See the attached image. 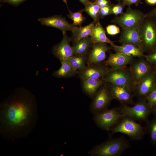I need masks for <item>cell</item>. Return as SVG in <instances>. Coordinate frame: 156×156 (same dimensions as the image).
<instances>
[{
  "label": "cell",
  "instance_id": "obj_41",
  "mask_svg": "<svg viewBox=\"0 0 156 156\" xmlns=\"http://www.w3.org/2000/svg\"><path fill=\"white\" fill-rule=\"evenodd\" d=\"M62 1L65 3L66 4L67 6H68L67 0H62Z\"/></svg>",
  "mask_w": 156,
  "mask_h": 156
},
{
  "label": "cell",
  "instance_id": "obj_29",
  "mask_svg": "<svg viewBox=\"0 0 156 156\" xmlns=\"http://www.w3.org/2000/svg\"><path fill=\"white\" fill-rule=\"evenodd\" d=\"M125 5L122 2H118L116 5L113 4L111 10V14H113L116 16L122 14Z\"/></svg>",
  "mask_w": 156,
  "mask_h": 156
},
{
  "label": "cell",
  "instance_id": "obj_8",
  "mask_svg": "<svg viewBox=\"0 0 156 156\" xmlns=\"http://www.w3.org/2000/svg\"><path fill=\"white\" fill-rule=\"evenodd\" d=\"M107 83L102 85L92 99L90 109L94 115L108 109L113 99Z\"/></svg>",
  "mask_w": 156,
  "mask_h": 156
},
{
  "label": "cell",
  "instance_id": "obj_9",
  "mask_svg": "<svg viewBox=\"0 0 156 156\" xmlns=\"http://www.w3.org/2000/svg\"><path fill=\"white\" fill-rule=\"evenodd\" d=\"M103 79L105 82L126 87L131 91L134 85L130 71L124 68H111Z\"/></svg>",
  "mask_w": 156,
  "mask_h": 156
},
{
  "label": "cell",
  "instance_id": "obj_28",
  "mask_svg": "<svg viewBox=\"0 0 156 156\" xmlns=\"http://www.w3.org/2000/svg\"><path fill=\"white\" fill-rule=\"evenodd\" d=\"M69 13L67 16L68 17L73 21V24L77 26H81L82 23L86 20V18L83 16L82 13V10H79L77 12H73L70 10L67 6Z\"/></svg>",
  "mask_w": 156,
  "mask_h": 156
},
{
  "label": "cell",
  "instance_id": "obj_38",
  "mask_svg": "<svg viewBox=\"0 0 156 156\" xmlns=\"http://www.w3.org/2000/svg\"><path fill=\"white\" fill-rule=\"evenodd\" d=\"M146 3L150 5H154L156 4V0H145Z\"/></svg>",
  "mask_w": 156,
  "mask_h": 156
},
{
  "label": "cell",
  "instance_id": "obj_16",
  "mask_svg": "<svg viewBox=\"0 0 156 156\" xmlns=\"http://www.w3.org/2000/svg\"><path fill=\"white\" fill-rule=\"evenodd\" d=\"M119 41L121 44H132L141 49L139 27L122 29Z\"/></svg>",
  "mask_w": 156,
  "mask_h": 156
},
{
  "label": "cell",
  "instance_id": "obj_14",
  "mask_svg": "<svg viewBox=\"0 0 156 156\" xmlns=\"http://www.w3.org/2000/svg\"><path fill=\"white\" fill-rule=\"evenodd\" d=\"M111 69L104 63L92 64L86 66L78 74L81 79L85 78L98 79L103 78Z\"/></svg>",
  "mask_w": 156,
  "mask_h": 156
},
{
  "label": "cell",
  "instance_id": "obj_42",
  "mask_svg": "<svg viewBox=\"0 0 156 156\" xmlns=\"http://www.w3.org/2000/svg\"><path fill=\"white\" fill-rule=\"evenodd\" d=\"M118 1V2H121V1H123V0H117Z\"/></svg>",
  "mask_w": 156,
  "mask_h": 156
},
{
  "label": "cell",
  "instance_id": "obj_12",
  "mask_svg": "<svg viewBox=\"0 0 156 156\" xmlns=\"http://www.w3.org/2000/svg\"><path fill=\"white\" fill-rule=\"evenodd\" d=\"M151 67L146 61L142 59L133 62L129 71L134 85H138L151 72Z\"/></svg>",
  "mask_w": 156,
  "mask_h": 156
},
{
  "label": "cell",
  "instance_id": "obj_11",
  "mask_svg": "<svg viewBox=\"0 0 156 156\" xmlns=\"http://www.w3.org/2000/svg\"><path fill=\"white\" fill-rule=\"evenodd\" d=\"M111 49V47L105 43H93L88 55L86 64L89 65L104 62L106 58V53Z\"/></svg>",
  "mask_w": 156,
  "mask_h": 156
},
{
  "label": "cell",
  "instance_id": "obj_36",
  "mask_svg": "<svg viewBox=\"0 0 156 156\" xmlns=\"http://www.w3.org/2000/svg\"><path fill=\"white\" fill-rule=\"evenodd\" d=\"M95 2L101 8H103L112 3L109 0H97Z\"/></svg>",
  "mask_w": 156,
  "mask_h": 156
},
{
  "label": "cell",
  "instance_id": "obj_24",
  "mask_svg": "<svg viewBox=\"0 0 156 156\" xmlns=\"http://www.w3.org/2000/svg\"><path fill=\"white\" fill-rule=\"evenodd\" d=\"M93 43L90 36L83 38L73 44V56L88 54Z\"/></svg>",
  "mask_w": 156,
  "mask_h": 156
},
{
  "label": "cell",
  "instance_id": "obj_5",
  "mask_svg": "<svg viewBox=\"0 0 156 156\" xmlns=\"http://www.w3.org/2000/svg\"><path fill=\"white\" fill-rule=\"evenodd\" d=\"M125 116L120 112L119 108L107 109L94 115V120L101 129L109 131L116 125Z\"/></svg>",
  "mask_w": 156,
  "mask_h": 156
},
{
  "label": "cell",
  "instance_id": "obj_17",
  "mask_svg": "<svg viewBox=\"0 0 156 156\" xmlns=\"http://www.w3.org/2000/svg\"><path fill=\"white\" fill-rule=\"evenodd\" d=\"M133 57L125 54L117 53H111L104 64L107 66H110L113 69L124 68L128 64L131 63Z\"/></svg>",
  "mask_w": 156,
  "mask_h": 156
},
{
  "label": "cell",
  "instance_id": "obj_34",
  "mask_svg": "<svg viewBox=\"0 0 156 156\" xmlns=\"http://www.w3.org/2000/svg\"><path fill=\"white\" fill-rule=\"evenodd\" d=\"M146 61L148 62L153 64H156V51L149 53L148 55H146Z\"/></svg>",
  "mask_w": 156,
  "mask_h": 156
},
{
  "label": "cell",
  "instance_id": "obj_35",
  "mask_svg": "<svg viewBox=\"0 0 156 156\" xmlns=\"http://www.w3.org/2000/svg\"><path fill=\"white\" fill-rule=\"evenodd\" d=\"M141 0H123L122 2L125 5L130 6L131 5L135 4L138 6L141 3Z\"/></svg>",
  "mask_w": 156,
  "mask_h": 156
},
{
  "label": "cell",
  "instance_id": "obj_39",
  "mask_svg": "<svg viewBox=\"0 0 156 156\" xmlns=\"http://www.w3.org/2000/svg\"><path fill=\"white\" fill-rule=\"evenodd\" d=\"M79 1L85 6L87 5L90 2L89 0H79Z\"/></svg>",
  "mask_w": 156,
  "mask_h": 156
},
{
  "label": "cell",
  "instance_id": "obj_30",
  "mask_svg": "<svg viewBox=\"0 0 156 156\" xmlns=\"http://www.w3.org/2000/svg\"><path fill=\"white\" fill-rule=\"evenodd\" d=\"M146 99L151 109L156 105V88L146 96Z\"/></svg>",
  "mask_w": 156,
  "mask_h": 156
},
{
  "label": "cell",
  "instance_id": "obj_32",
  "mask_svg": "<svg viewBox=\"0 0 156 156\" xmlns=\"http://www.w3.org/2000/svg\"><path fill=\"white\" fill-rule=\"evenodd\" d=\"M107 34L110 35H115L120 33L119 27L114 25H109L106 28Z\"/></svg>",
  "mask_w": 156,
  "mask_h": 156
},
{
  "label": "cell",
  "instance_id": "obj_33",
  "mask_svg": "<svg viewBox=\"0 0 156 156\" xmlns=\"http://www.w3.org/2000/svg\"><path fill=\"white\" fill-rule=\"evenodd\" d=\"M26 0H0V2L17 6Z\"/></svg>",
  "mask_w": 156,
  "mask_h": 156
},
{
  "label": "cell",
  "instance_id": "obj_6",
  "mask_svg": "<svg viewBox=\"0 0 156 156\" xmlns=\"http://www.w3.org/2000/svg\"><path fill=\"white\" fill-rule=\"evenodd\" d=\"M146 16V14L132 9L129 6L125 12L119 16H116L111 22L118 25L121 29L139 27Z\"/></svg>",
  "mask_w": 156,
  "mask_h": 156
},
{
  "label": "cell",
  "instance_id": "obj_31",
  "mask_svg": "<svg viewBox=\"0 0 156 156\" xmlns=\"http://www.w3.org/2000/svg\"><path fill=\"white\" fill-rule=\"evenodd\" d=\"M113 4L111 3L103 8H101L100 11V18L111 14V9Z\"/></svg>",
  "mask_w": 156,
  "mask_h": 156
},
{
  "label": "cell",
  "instance_id": "obj_44",
  "mask_svg": "<svg viewBox=\"0 0 156 156\" xmlns=\"http://www.w3.org/2000/svg\"></svg>",
  "mask_w": 156,
  "mask_h": 156
},
{
  "label": "cell",
  "instance_id": "obj_10",
  "mask_svg": "<svg viewBox=\"0 0 156 156\" xmlns=\"http://www.w3.org/2000/svg\"><path fill=\"white\" fill-rule=\"evenodd\" d=\"M63 33V37L59 43L55 45L52 48L53 54L61 61L69 60L74 54L73 46L70 44V38L67 35L66 32Z\"/></svg>",
  "mask_w": 156,
  "mask_h": 156
},
{
  "label": "cell",
  "instance_id": "obj_18",
  "mask_svg": "<svg viewBox=\"0 0 156 156\" xmlns=\"http://www.w3.org/2000/svg\"><path fill=\"white\" fill-rule=\"evenodd\" d=\"M156 75L151 72L137 85L136 93L139 96L146 97L156 88Z\"/></svg>",
  "mask_w": 156,
  "mask_h": 156
},
{
  "label": "cell",
  "instance_id": "obj_40",
  "mask_svg": "<svg viewBox=\"0 0 156 156\" xmlns=\"http://www.w3.org/2000/svg\"><path fill=\"white\" fill-rule=\"evenodd\" d=\"M151 113H152L155 116H156V105L153 107L151 109Z\"/></svg>",
  "mask_w": 156,
  "mask_h": 156
},
{
  "label": "cell",
  "instance_id": "obj_3",
  "mask_svg": "<svg viewBox=\"0 0 156 156\" xmlns=\"http://www.w3.org/2000/svg\"><path fill=\"white\" fill-rule=\"evenodd\" d=\"M141 49L151 53L156 51V18L146 16L139 27Z\"/></svg>",
  "mask_w": 156,
  "mask_h": 156
},
{
  "label": "cell",
  "instance_id": "obj_7",
  "mask_svg": "<svg viewBox=\"0 0 156 156\" xmlns=\"http://www.w3.org/2000/svg\"><path fill=\"white\" fill-rule=\"evenodd\" d=\"M119 109L120 112L125 116L146 122L148 121L149 116L151 113V109L148 106L146 99L138 101L132 107L122 104Z\"/></svg>",
  "mask_w": 156,
  "mask_h": 156
},
{
  "label": "cell",
  "instance_id": "obj_22",
  "mask_svg": "<svg viewBox=\"0 0 156 156\" xmlns=\"http://www.w3.org/2000/svg\"><path fill=\"white\" fill-rule=\"evenodd\" d=\"M95 23L93 21L86 26L75 27L72 32V36L70 37L73 44L83 38L90 36Z\"/></svg>",
  "mask_w": 156,
  "mask_h": 156
},
{
  "label": "cell",
  "instance_id": "obj_13",
  "mask_svg": "<svg viewBox=\"0 0 156 156\" xmlns=\"http://www.w3.org/2000/svg\"><path fill=\"white\" fill-rule=\"evenodd\" d=\"M38 21L42 25L57 28L62 33L70 31L72 32L77 26L69 23L62 15H54L48 17L40 18Z\"/></svg>",
  "mask_w": 156,
  "mask_h": 156
},
{
  "label": "cell",
  "instance_id": "obj_23",
  "mask_svg": "<svg viewBox=\"0 0 156 156\" xmlns=\"http://www.w3.org/2000/svg\"><path fill=\"white\" fill-rule=\"evenodd\" d=\"M61 65L58 70L54 72L52 75L58 78H67L73 77L78 73L72 66L69 60L60 62Z\"/></svg>",
  "mask_w": 156,
  "mask_h": 156
},
{
  "label": "cell",
  "instance_id": "obj_15",
  "mask_svg": "<svg viewBox=\"0 0 156 156\" xmlns=\"http://www.w3.org/2000/svg\"><path fill=\"white\" fill-rule=\"evenodd\" d=\"M109 83L108 88L113 99H116L123 104L133 103V95L129 88Z\"/></svg>",
  "mask_w": 156,
  "mask_h": 156
},
{
  "label": "cell",
  "instance_id": "obj_2",
  "mask_svg": "<svg viewBox=\"0 0 156 156\" xmlns=\"http://www.w3.org/2000/svg\"><path fill=\"white\" fill-rule=\"evenodd\" d=\"M130 147L123 137L110 139L94 146L88 152L91 156H120Z\"/></svg>",
  "mask_w": 156,
  "mask_h": 156
},
{
  "label": "cell",
  "instance_id": "obj_27",
  "mask_svg": "<svg viewBox=\"0 0 156 156\" xmlns=\"http://www.w3.org/2000/svg\"><path fill=\"white\" fill-rule=\"evenodd\" d=\"M146 129L152 144L156 146V116L146 122Z\"/></svg>",
  "mask_w": 156,
  "mask_h": 156
},
{
  "label": "cell",
  "instance_id": "obj_21",
  "mask_svg": "<svg viewBox=\"0 0 156 156\" xmlns=\"http://www.w3.org/2000/svg\"><path fill=\"white\" fill-rule=\"evenodd\" d=\"M90 36L93 44L100 42L108 43L110 45L114 44L113 42L107 36L105 30L99 21L95 22Z\"/></svg>",
  "mask_w": 156,
  "mask_h": 156
},
{
  "label": "cell",
  "instance_id": "obj_43",
  "mask_svg": "<svg viewBox=\"0 0 156 156\" xmlns=\"http://www.w3.org/2000/svg\"><path fill=\"white\" fill-rule=\"evenodd\" d=\"M93 1H96L97 0H93ZM94 1V2H95Z\"/></svg>",
  "mask_w": 156,
  "mask_h": 156
},
{
  "label": "cell",
  "instance_id": "obj_26",
  "mask_svg": "<svg viewBox=\"0 0 156 156\" xmlns=\"http://www.w3.org/2000/svg\"><path fill=\"white\" fill-rule=\"evenodd\" d=\"M101 8L95 2L90 3L82 10L83 11L86 12L96 22L99 21L100 11Z\"/></svg>",
  "mask_w": 156,
  "mask_h": 156
},
{
  "label": "cell",
  "instance_id": "obj_20",
  "mask_svg": "<svg viewBox=\"0 0 156 156\" xmlns=\"http://www.w3.org/2000/svg\"><path fill=\"white\" fill-rule=\"evenodd\" d=\"M111 47L117 53H122L133 57H145L144 52L140 47L130 44H124L118 46L114 44L111 45Z\"/></svg>",
  "mask_w": 156,
  "mask_h": 156
},
{
  "label": "cell",
  "instance_id": "obj_19",
  "mask_svg": "<svg viewBox=\"0 0 156 156\" xmlns=\"http://www.w3.org/2000/svg\"><path fill=\"white\" fill-rule=\"evenodd\" d=\"M81 80L83 91L92 99L99 88L105 82L103 78L98 79L85 78L81 79Z\"/></svg>",
  "mask_w": 156,
  "mask_h": 156
},
{
  "label": "cell",
  "instance_id": "obj_25",
  "mask_svg": "<svg viewBox=\"0 0 156 156\" xmlns=\"http://www.w3.org/2000/svg\"><path fill=\"white\" fill-rule=\"evenodd\" d=\"M88 55L85 54L73 56L70 59V62L73 68L78 72V73L86 66Z\"/></svg>",
  "mask_w": 156,
  "mask_h": 156
},
{
  "label": "cell",
  "instance_id": "obj_4",
  "mask_svg": "<svg viewBox=\"0 0 156 156\" xmlns=\"http://www.w3.org/2000/svg\"><path fill=\"white\" fill-rule=\"evenodd\" d=\"M110 135L116 133L124 134L133 140L142 139L145 134L144 128L135 120L125 116L115 126L110 130Z\"/></svg>",
  "mask_w": 156,
  "mask_h": 156
},
{
  "label": "cell",
  "instance_id": "obj_1",
  "mask_svg": "<svg viewBox=\"0 0 156 156\" xmlns=\"http://www.w3.org/2000/svg\"><path fill=\"white\" fill-rule=\"evenodd\" d=\"M38 117L34 96L25 88L17 89L0 104V134L12 141L27 137Z\"/></svg>",
  "mask_w": 156,
  "mask_h": 156
},
{
  "label": "cell",
  "instance_id": "obj_37",
  "mask_svg": "<svg viewBox=\"0 0 156 156\" xmlns=\"http://www.w3.org/2000/svg\"><path fill=\"white\" fill-rule=\"evenodd\" d=\"M146 16L156 18V8L153 9L149 12L146 13Z\"/></svg>",
  "mask_w": 156,
  "mask_h": 156
}]
</instances>
